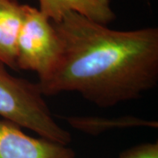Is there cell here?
<instances>
[{
	"label": "cell",
	"instance_id": "cell-1",
	"mask_svg": "<svg viewBox=\"0 0 158 158\" xmlns=\"http://www.w3.org/2000/svg\"><path fill=\"white\" fill-rule=\"evenodd\" d=\"M53 24L63 50L56 68L37 83L43 96L77 91L110 107L157 85V28L117 31L75 11Z\"/></svg>",
	"mask_w": 158,
	"mask_h": 158
},
{
	"label": "cell",
	"instance_id": "cell-2",
	"mask_svg": "<svg viewBox=\"0 0 158 158\" xmlns=\"http://www.w3.org/2000/svg\"><path fill=\"white\" fill-rule=\"evenodd\" d=\"M0 62V116L40 137L69 145L71 135L57 124L37 84L11 76Z\"/></svg>",
	"mask_w": 158,
	"mask_h": 158
},
{
	"label": "cell",
	"instance_id": "cell-3",
	"mask_svg": "<svg viewBox=\"0 0 158 158\" xmlns=\"http://www.w3.org/2000/svg\"><path fill=\"white\" fill-rule=\"evenodd\" d=\"M62 40L48 18L39 9L23 5V19L16 45L17 69L33 70L43 79L61 61Z\"/></svg>",
	"mask_w": 158,
	"mask_h": 158
},
{
	"label": "cell",
	"instance_id": "cell-4",
	"mask_svg": "<svg viewBox=\"0 0 158 158\" xmlns=\"http://www.w3.org/2000/svg\"><path fill=\"white\" fill-rule=\"evenodd\" d=\"M58 142L26 135L18 125L0 120V158H74L71 148Z\"/></svg>",
	"mask_w": 158,
	"mask_h": 158
},
{
	"label": "cell",
	"instance_id": "cell-5",
	"mask_svg": "<svg viewBox=\"0 0 158 158\" xmlns=\"http://www.w3.org/2000/svg\"><path fill=\"white\" fill-rule=\"evenodd\" d=\"M40 11L53 22H58L69 11L103 25L115 19L110 0H39Z\"/></svg>",
	"mask_w": 158,
	"mask_h": 158
},
{
	"label": "cell",
	"instance_id": "cell-6",
	"mask_svg": "<svg viewBox=\"0 0 158 158\" xmlns=\"http://www.w3.org/2000/svg\"><path fill=\"white\" fill-rule=\"evenodd\" d=\"M23 19V5L17 0H0V62L17 69L16 45Z\"/></svg>",
	"mask_w": 158,
	"mask_h": 158
},
{
	"label": "cell",
	"instance_id": "cell-7",
	"mask_svg": "<svg viewBox=\"0 0 158 158\" xmlns=\"http://www.w3.org/2000/svg\"><path fill=\"white\" fill-rule=\"evenodd\" d=\"M68 122L73 127L90 135H98L106 130L114 128H126L133 127H156L157 123L148 121L134 117H124L118 118H84V117H69Z\"/></svg>",
	"mask_w": 158,
	"mask_h": 158
},
{
	"label": "cell",
	"instance_id": "cell-8",
	"mask_svg": "<svg viewBox=\"0 0 158 158\" xmlns=\"http://www.w3.org/2000/svg\"><path fill=\"white\" fill-rule=\"evenodd\" d=\"M119 158H158V144L145 143L131 148L122 153Z\"/></svg>",
	"mask_w": 158,
	"mask_h": 158
}]
</instances>
